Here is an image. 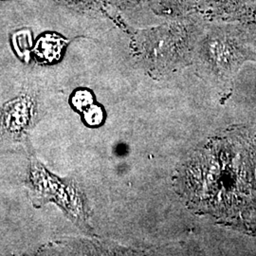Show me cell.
<instances>
[{
	"label": "cell",
	"mask_w": 256,
	"mask_h": 256,
	"mask_svg": "<svg viewBox=\"0 0 256 256\" xmlns=\"http://www.w3.org/2000/svg\"><path fill=\"white\" fill-rule=\"evenodd\" d=\"M248 61L256 62V48L247 25L204 22L192 62L200 77L222 90H230Z\"/></svg>",
	"instance_id": "6da1fadb"
},
{
	"label": "cell",
	"mask_w": 256,
	"mask_h": 256,
	"mask_svg": "<svg viewBox=\"0 0 256 256\" xmlns=\"http://www.w3.org/2000/svg\"><path fill=\"white\" fill-rule=\"evenodd\" d=\"M204 21L194 16L137 30L132 48L138 63L153 76H164L192 64Z\"/></svg>",
	"instance_id": "7a4b0ae2"
},
{
	"label": "cell",
	"mask_w": 256,
	"mask_h": 256,
	"mask_svg": "<svg viewBox=\"0 0 256 256\" xmlns=\"http://www.w3.org/2000/svg\"><path fill=\"white\" fill-rule=\"evenodd\" d=\"M28 182L30 183V198L36 206H42L46 202H54L78 226L82 228L86 227L84 202L76 183L68 180H58L34 158L30 162Z\"/></svg>",
	"instance_id": "3957f363"
},
{
	"label": "cell",
	"mask_w": 256,
	"mask_h": 256,
	"mask_svg": "<svg viewBox=\"0 0 256 256\" xmlns=\"http://www.w3.org/2000/svg\"><path fill=\"white\" fill-rule=\"evenodd\" d=\"M34 102L24 95L5 104L1 110L0 136L5 142H22L32 128Z\"/></svg>",
	"instance_id": "277c9868"
},
{
	"label": "cell",
	"mask_w": 256,
	"mask_h": 256,
	"mask_svg": "<svg viewBox=\"0 0 256 256\" xmlns=\"http://www.w3.org/2000/svg\"><path fill=\"white\" fill-rule=\"evenodd\" d=\"M198 10L216 21H252L256 0H198Z\"/></svg>",
	"instance_id": "5b68a950"
},
{
	"label": "cell",
	"mask_w": 256,
	"mask_h": 256,
	"mask_svg": "<svg viewBox=\"0 0 256 256\" xmlns=\"http://www.w3.org/2000/svg\"><path fill=\"white\" fill-rule=\"evenodd\" d=\"M198 0H153L151 8L156 14L168 18H182L198 10Z\"/></svg>",
	"instance_id": "8992f818"
},
{
	"label": "cell",
	"mask_w": 256,
	"mask_h": 256,
	"mask_svg": "<svg viewBox=\"0 0 256 256\" xmlns=\"http://www.w3.org/2000/svg\"><path fill=\"white\" fill-rule=\"evenodd\" d=\"M66 41L62 37L55 34H46L41 37L36 48V54L41 59L52 62L59 59Z\"/></svg>",
	"instance_id": "52a82bcc"
},
{
	"label": "cell",
	"mask_w": 256,
	"mask_h": 256,
	"mask_svg": "<svg viewBox=\"0 0 256 256\" xmlns=\"http://www.w3.org/2000/svg\"><path fill=\"white\" fill-rule=\"evenodd\" d=\"M55 3L80 12H88L101 8L108 0H54Z\"/></svg>",
	"instance_id": "ba28073f"
},
{
	"label": "cell",
	"mask_w": 256,
	"mask_h": 256,
	"mask_svg": "<svg viewBox=\"0 0 256 256\" xmlns=\"http://www.w3.org/2000/svg\"><path fill=\"white\" fill-rule=\"evenodd\" d=\"M82 115L84 122L92 128L100 126L104 119V112L102 108L94 104L84 110Z\"/></svg>",
	"instance_id": "9c48e42d"
},
{
	"label": "cell",
	"mask_w": 256,
	"mask_h": 256,
	"mask_svg": "<svg viewBox=\"0 0 256 256\" xmlns=\"http://www.w3.org/2000/svg\"><path fill=\"white\" fill-rule=\"evenodd\" d=\"M152 1L153 0H108V3L122 10L132 12L146 6L151 7Z\"/></svg>",
	"instance_id": "30bf717a"
},
{
	"label": "cell",
	"mask_w": 256,
	"mask_h": 256,
	"mask_svg": "<svg viewBox=\"0 0 256 256\" xmlns=\"http://www.w3.org/2000/svg\"><path fill=\"white\" fill-rule=\"evenodd\" d=\"M94 102V97L92 92L88 90H78L74 92L72 97V104L75 108V110L79 111H84L88 106L93 104Z\"/></svg>",
	"instance_id": "8fae6325"
},
{
	"label": "cell",
	"mask_w": 256,
	"mask_h": 256,
	"mask_svg": "<svg viewBox=\"0 0 256 256\" xmlns=\"http://www.w3.org/2000/svg\"><path fill=\"white\" fill-rule=\"evenodd\" d=\"M252 24H248L247 27L248 32H250V37H252V43H254V45L256 48V12L254 18L252 20Z\"/></svg>",
	"instance_id": "7c38bea8"
}]
</instances>
